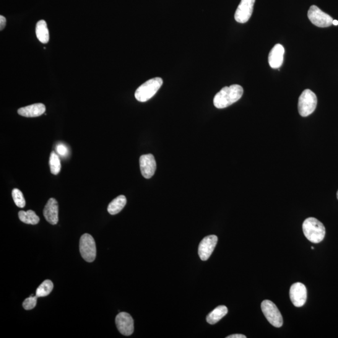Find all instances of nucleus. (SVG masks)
I'll list each match as a JSON object with an SVG mask.
<instances>
[{
	"label": "nucleus",
	"instance_id": "obj_5",
	"mask_svg": "<svg viewBox=\"0 0 338 338\" xmlns=\"http://www.w3.org/2000/svg\"><path fill=\"white\" fill-rule=\"evenodd\" d=\"M80 252L85 261L92 262L97 256V248L93 237L88 234L82 235L80 240Z\"/></svg>",
	"mask_w": 338,
	"mask_h": 338
},
{
	"label": "nucleus",
	"instance_id": "obj_22",
	"mask_svg": "<svg viewBox=\"0 0 338 338\" xmlns=\"http://www.w3.org/2000/svg\"><path fill=\"white\" fill-rule=\"evenodd\" d=\"M12 197L17 206L20 208H23L25 206L26 202L24 196L19 189H13Z\"/></svg>",
	"mask_w": 338,
	"mask_h": 338
},
{
	"label": "nucleus",
	"instance_id": "obj_28",
	"mask_svg": "<svg viewBox=\"0 0 338 338\" xmlns=\"http://www.w3.org/2000/svg\"><path fill=\"white\" fill-rule=\"evenodd\" d=\"M337 199H338V191H337Z\"/></svg>",
	"mask_w": 338,
	"mask_h": 338
},
{
	"label": "nucleus",
	"instance_id": "obj_11",
	"mask_svg": "<svg viewBox=\"0 0 338 338\" xmlns=\"http://www.w3.org/2000/svg\"><path fill=\"white\" fill-rule=\"evenodd\" d=\"M291 301L296 307H302L307 300V290L305 286L301 283H296L291 286L290 291Z\"/></svg>",
	"mask_w": 338,
	"mask_h": 338
},
{
	"label": "nucleus",
	"instance_id": "obj_8",
	"mask_svg": "<svg viewBox=\"0 0 338 338\" xmlns=\"http://www.w3.org/2000/svg\"><path fill=\"white\" fill-rule=\"evenodd\" d=\"M255 1L256 0H241L235 13L237 22L245 23L248 22L253 14Z\"/></svg>",
	"mask_w": 338,
	"mask_h": 338
},
{
	"label": "nucleus",
	"instance_id": "obj_3",
	"mask_svg": "<svg viewBox=\"0 0 338 338\" xmlns=\"http://www.w3.org/2000/svg\"><path fill=\"white\" fill-rule=\"evenodd\" d=\"M162 84L163 80L160 77L150 79L137 88L135 97L140 102H145L156 94Z\"/></svg>",
	"mask_w": 338,
	"mask_h": 338
},
{
	"label": "nucleus",
	"instance_id": "obj_18",
	"mask_svg": "<svg viewBox=\"0 0 338 338\" xmlns=\"http://www.w3.org/2000/svg\"><path fill=\"white\" fill-rule=\"evenodd\" d=\"M126 204L127 199L123 195L116 197L108 205L107 210L109 214L111 215L118 214L124 209Z\"/></svg>",
	"mask_w": 338,
	"mask_h": 338
},
{
	"label": "nucleus",
	"instance_id": "obj_23",
	"mask_svg": "<svg viewBox=\"0 0 338 338\" xmlns=\"http://www.w3.org/2000/svg\"><path fill=\"white\" fill-rule=\"evenodd\" d=\"M37 296H33V295H31L29 298L26 299L24 301V302L23 303V308L25 310H31L33 309L36 305V303H37Z\"/></svg>",
	"mask_w": 338,
	"mask_h": 338
},
{
	"label": "nucleus",
	"instance_id": "obj_15",
	"mask_svg": "<svg viewBox=\"0 0 338 338\" xmlns=\"http://www.w3.org/2000/svg\"><path fill=\"white\" fill-rule=\"evenodd\" d=\"M46 107L43 103H35L18 109V114L25 118H37L45 112Z\"/></svg>",
	"mask_w": 338,
	"mask_h": 338
},
{
	"label": "nucleus",
	"instance_id": "obj_25",
	"mask_svg": "<svg viewBox=\"0 0 338 338\" xmlns=\"http://www.w3.org/2000/svg\"><path fill=\"white\" fill-rule=\"evenodd\" d=\"M6 18L1 15V16H0V30H1V31L4 29L5 26H6Z\"/></svg>",
	"mask_w": 338,
	"mask_h": 338
},
{
	"label": "nucleus",
	"instance_id": "obj_13",
	"mask_svg": "<svg viewBox=\"0 0 338 338\" xmlns=\"http://www.w3.org/2000/svg\"><path fill=\"white\" fill-rule=\"evenodd\" d=\"M43 215L48 222L55 225L59 222V204L57 200L50 198L44 208Z\"/></svg>",
	"mask_w": 338,
	"mask_h": 338
},
{
	"label": "nucleus",
	"instance_id": "obj_21",
	"mask_svg": "<svg viewBox=\"0 0 338 338\" xmlns=\"http://www.w3.org/2000/svg\"><path fill=\"white\" fill-rule=\"evenodd\" d=\"M51 173L53 175H57L61 170V160L59 155L54 152H52L50 154V160H49Z\"/></svg>",
	"mask_w": 338,
	"mask_h": 338
},
{
	"label": "nucleus",
	"instance_id": "obj_12",
	"mask_svg": "<svg viewBox=\"0 0 338 338\" xmlns=\"http://www.w3.org/2000/svg\"><path fill=\"white\" fill-rule=\"evenodd\" d=\"M140 171L145 179H150L154 175L156 170V162L154 157L151 154L143 155L139 160Z\"/></svg>",
	"mask_w": 338,
	"mask_h": 338
},
{
	"label": "nucleus",
	"instance_id": "obj_27",
	"mask_svg": "<svg viewBox=\"0 0 338 338\" xmlns=\"http://www.w3.org/2000/svg\"><path fill=\"white\" fill-rule=\"evenodd\" d=\"M332 25H338V21L337 20L332 21Z\"/></svg>",
	"mask_w": 338,
	"mask_h": 338
},
{
	"label": "nucleus",
	"instance_id": "obj_14",
	"mask_svg": "<svg viewBox=\"0 0 338 338\" xmlns=\"http://www.w3.org/2000/svg\"><path fill=\"white\" fill-rule=\"evenodd\" d=\"M285 48L280 44H277L272 48L269 54V64L272 69H279L284 61Z\"/></svg>",
	"mask_w": 338,
	"mask_h": 338
},
{
	"label": "nucleus",
	"instance_id": "obj_1",
	"mask_svg": "<svg viewBox=\"0 0 338 338\" xmlns=\"http://www.w3.org/2000/svg\"><path fill=\"white\" fill-rule=\"evenodd\" d=\"M243 93V88L239 85L223 87L215 95L213 100L214 105L217 108L228 107L240 100Z\"/></svg>",
	"mask_w": 338,
	"mask_h": 338
},
{
	"label": "nucleus",
	"instance_id": "obj_10",
	"mask_svg": "<svg viewBox=\"0 0 338 338\" xmlns=\"http://www.w3.org/2000/svg\"><path fill=\"white\" fill-rule=\"evenodd\" d=\"M217 237L215 235L208 236L202 239L198 249L199 256L202 261H207L211 256L217 245Z\"/></svg>",
	"mask_w": 338,
	"mask_h": 338
},
{
	"label": "nucleus",
	"instance_id": "obj_20",
	"mask_svg": "<svg viewBox=\"0 0 338 338\" xmlns=\"http://www.w3.org/2000/svg\"><path fill=\"white\" fill-rule=\"evenodd\" d=\"M53 289V283L50 280H45L40 285L36 291V296L39 297H45L50 295Z\"/></svg>",
	"mask_w": 338,
	"mask_h": 338
},
{
	"label": "nucleus",
	"instance_id": "obj_19",
	"mask_svg": "<svg viewBox=\"0 0 338 338\" xmlns=\"http://www.w3.org/2000/svg\"><path fill=\"white\" fill-rule=\"evenodd\" d=\"M18 217L22 222L27 224L36 225L40 222V218L32 210H28L27 212L21 210L18 212Z\"/></svg>",
	"mask_w": 338,
	"mask_h": 338
},
{
	"label": "nucleus",
	"instance_id": "obj_17",
	"mask_svg": "<svg viewBox=\"0 0 338 338\" xmlns=\"http://www.w3.org/2000/svg\"><path fill=\"white\" fill-rule=\"evenodd\" d=\"M36 35L38 40L42 43H46L49 41L50 36H49V31L47 25L45 20H40L36 23Z\"/></svg>",
	"mask_w": 338,
	"mask_h": 338
},
{
	"label": "nucleus",
	"instance_id": "obj_9",
	"mask_svg": "<svg viewBox=\"0 0 338 338\" xmlns=\"http://www.w3.org/2000/svg\"><path fill=\"white\" fill-rule=\"evenodd\" d=\"M116 323L119 332L124 336H131L133 333L134 319L129 313H120L116 317Z\"/></svg>",
	"mask_w": 338,
	"mask_h": 338
},
{
	"label": "nucleus",
	"instance_id": "obj_16",
	"mask_svg": "<svg viewBox=\"0 0 338 338\" xmlns=\"http://www.w3.org/2000/svg\"><path fill=\"white\" fill-rule=\"evenodd\" d=\"M228 313V309L225 306H219L214 309L207 316V322L210 324H214L219 322Z\"/></svg>",
	"mask_w": 338,
	"mask_h": 338
},
{
	"label": "nucleus",
	"instance_id": "obj_26",
	"mask_svg": "<svg viewBox=\"0 0 338 338\" xmlns=\"http://www.w3.org/2000/svg\"><path fill=\"white\" fill-rule=\"evenodd\" d=\"M226 337H227V338H246V336H245V335H243V334H235L230 335V336H228Z\"/></svg>",
	"mask_w": 338,
	"mask_h": 338
},
{
	"label": "nucleus",
	"instance_id": "obj_7",
	"mask_svg": "<svg viewBox=\"0 0 338 338\" xmlns=\"http://www.w3.org/2000/svg\"><path fill=\"white\" fill-rule=\"evenodd\" d=\"M309 20L313 25L320 28L330 27L332 25V18L326 14L318 7L313 5L309 9L308 13Z\"/></svg>",
	"mask_w": 338,
	"mask_h": 338
},
{
	"label": "nucleus",
	"instance_id": "obj_4",
	"mask_svg": "<svg viewBox=\"0 0 338 338\" xmlns=\"http://www.w3.org/2000/svg\"><path fill=\"white\" fill-rule=\"evenodd\" d=\"M317 97L311 90L306 89L301 93L298 101V111L302 117H308L315 110L317 105Z\"/></svg>",
	"mask_w": 338,
	"mask_h": 338
},
{
	"label": "nucleus",
	"instance_id": "obj_24",
	"mask_svg": "<svg viewBox=\"0 0 338 338\" xmlns=\"http://www.w3.org/2000/svg\"><path fill=\"white\" fill-rule=\"evenodd\" d=\"M57 152H58L61 155L65 156L67 155L68 149L66 145L63 144H59L57 145Z\"/></svg>",
	"mask_w": 338,
	"mask_h": 338
},
{
	"label": "nucleus",
	"instance_id": "obj_6",
	"mask_svg": "<svg viewBox=\"0 0 338 338\" xmlns=\"http://www.w3.org/2000/svg\"><path fill=\"white\" fill-rule=\"evenodd\" d=\"M261 309L267 321L273 326L280 327L283 326V319L279 309L271 301L264 300L261 303Z\"/></svg>",
	"mask_w": 338,
	"mask_h": 338
},
{
	"label": "nucleus",
	"instance_id": "obj_2",
	"mask_svg": "<svg viewBox=\"0 0 338 338\" xmlns=\"http://www.w3.org/2000/svg\"><path fill=\"white\" fill-rule=\"evenodd\" d=\"M303 230L306 238L313 243H321L326 235L323 223L314 217H309L304 221Z\"/></svg>",
	"mask_w": 338,
	"mask_h": 338
}]
</instances>
